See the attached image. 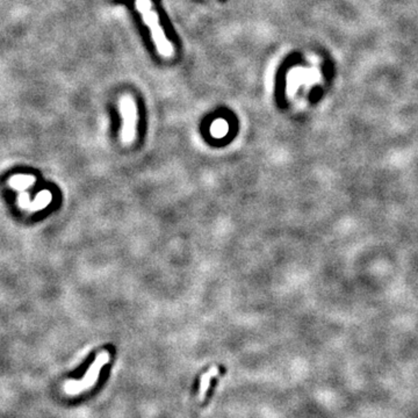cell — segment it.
Returning a JSON list of instances; mask_svg holds the SVG:
<instances>
[{
    "mask_svg": "<svg viewBox=\"0 0 418 418\" xmlns=\"http://www.w3.org/2000/svg\"><path fill=\"white\" fill-rule=\"evenodd\" d=\"M136 8L142 14L144 23L150 28L157 51L163 57H171L173 55V46L165 36V33L159 24V18L152 8L151 0H136Z\"/></svg>",
    "mask_w": 418,
    "mask_h": 418,
    "instance_id": "obj_1",
    "label": "cell"
},
{
    "mask_svg": "<svg viewBox=\"0 0 418 418\" xmlns=\"http://www.w3.org/2000/svg\"><path fill=\"white\" fill-rule=\"evenodd\" d=\"M109 361V354L107 351H102L96 355L95 360L93 361L91 366L89 367L85 376L80 380H69L63 385V391L65 394L76 396L82 394V393L89 391L92 388L98 381V377L100 375L102 367Z\"/></svg>",
    "mask_w": 418,
    "mask_h": 418,
    "instance_id": "obj_2",
    "label": "cell"
},
{
    "mask_svg": "<svg viewBox=\"0 0 418 418\" xmlns=\"http://www.w3.org/2000/svg\"><path fill=\"white\" fill-rule=\"evenodd\" d=\"M121 116L123 118L122 129H121V139L124 144H130L134 142L136 136L137 124V108L134 99L130 95H123L118 101Z\"/></svg>",
    "mask_w": 418,
    "mask_h": 418,
    "instance_id": "obj_3",
    "label": "cell"
},
{
    "mask_svg": "<svg viewBox=\"0 0 418 418\" xmlns=\"http://www.w3.org/2000/svg\"><path fill=\"white\" fill-rule=\"evenodd\" d=\"M35 183V177L28 174H17L8 180V185L17 191H24Z\"/></svg>",
    "mask_w": 418,
    "mask_h": 418,
    "instance_id": "obj_4",
    "label": "cell"
},
{
    "mask_svg": "<svg viewBox=\"0 0 418 418\" xmlns=\"http://www.w3.org/2000/svg\"><path fill=\"white\" fill-rule=\"evenodd\" d=\"M51 200H52L51 192L46 191V189H43V191H41L36 195V198L34 199V201L30 202L27 209L30 211L42 210V209H45L46 206L50 204Z\"/></svg>",
    "mask_w": 418,
    "mask_h": 418,
    "instance_id": "obj_5",
    "label": "cell"
},
{
    "mask_svg": "<svg viewBox=\"0 0 418 418\" xmlns=\"http://www.w3.org/2000/svg\"><path fill=\"white\" fill-rule=\"evenodd\" d=\"M217 374H218V368L216 366H213L208 371V372L202 374L201 380H200V389H199V401L201 402L205 401L211 379L216 376Z\"/></svg>",
    "mask_w": 418,
    "mask_h": 418,
    "instance_id": "obj_6",
    "label": "cell"
},
{
    "mask_svg": "<svg viewBox=\"0 0 418 418\" xmlns=\"http://www.w3.org/2000/svg\"><path fill=\"white\" fill-rule=\"evenodd\" d=\"M227 130H228V124L224 120H217L211 124V133H213V135L217 137L226 135Z\"/></svg>",
    "mask_w": 418,
    "mask_h": 418,
    "instance_id": "obj_7",
    "label": "cell"
},
{
    "mask_svg": "<svg viewBox=\"0 0 418 418\" xmlns=\"http://www.w3.org/2000/svg\"><path fill=\"white\" fill-rule=\"evenodd\" d=\"M18 204H19V206H20L21 208L27 209L28 206H29V204H30L29 195H28L27 193H24V192L21 193V194L19 195V198H18Z\"/></svg>",
    "mask_w": 418,
    "mask_h": 418,
    "instance_id": "obj_8",
    "label": "cell"
}]
</instances>
